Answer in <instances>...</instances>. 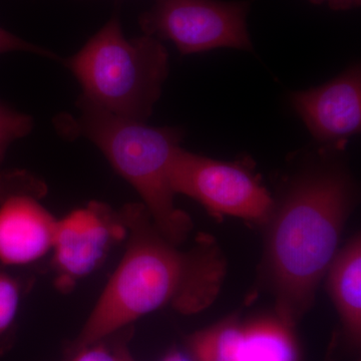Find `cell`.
Instances as JSON below:
<instances>
[{
  "label": "cell",
  "instance_id": "1",
  "mask_svg": "<svg viewBox=\"0 0 361 361\" xmlns=\"http://www.w3.org/2000/svg\"><path fill=\"white\" fill-rule=\"evenodd\" d=\"M127 250L75 342V350L101 342L163 306L192 314L221 288L224 264L213 247L180 252L164 238L142 203L122 209Z\"/></svg>",
  "mask_w": 361,
  "mask_h": 361
},
{
  "label": "cell",
  "instance_id": "2",
  "mask_svg": "<svg viewBox=\"0 0 361 361\" xmlns=\"http://www.w3.org/2000/svg\"><path fill=\"white\" fill-rule=\"evenodd\" d=\"M353 203L348 176L318 169L297 178L267 221L263 274L278 318L293 326L338 252Z\"/></svg>",
  "mask_w": 361,
  "mask_h": 361
},
{
  "label": "cell",
  "instance_id": "3",
  "mask_svg": "<svg viewBox=\"0 0 361 361\" xmlns=\"http://www.w3.org/2000/svg\"><path fill=\"white\" fill-rule=\"evenodd\" d=\"M80 116L68 114L54 121L68 139L85 137L103 152L113 168L128 180L142 200L158 231L179 245L191 232L192 221L175 205L171 165L183 135L175 128H154L121 118L80 96Z\"/></svg>",
  "mask_w": 361,
  "mask_h": 361
},
{
  "label": "cell",
  "instance_id": "4",
  "mask_svg": "<svg viewBox=\"0 0 361 361\" xmlns=\"http://www.w3.org/2000/svg\"><path fill=\"white\" fill-rule=\"evenodd\" d=\"M65 63L82 85V97L114 115L144 123L169 73L164 45L149 35L126 39L116 16Z\"/></svg>",
  "mask_w": 361,
  "mask_h": 361
},
{
  "label": "cell",
  "instance_id": "5",
  "mask_svg": "<svg viewBox=\"0 0 361 361\" xmlns=\"http://www.w3.org/2000/svg\"><path fill=\"white\" fill-rule=\"evenodd\" d=\"M170 175L175 194L191 197L213 212L266 224L274 210L267 190L238 163L214 160L179 147Z\"/></svg>",
  "mask_w": 361,
  "mask_h": 361
},
{
  "label": "cell",
  "instance_id": "6",
  "mask_svg": "<svg viewBox=\"0 0 361 361\" xmlns=\"http://www.w3.org/2000/svg\"><path fill=\"white\" fill-rule=\"evenodd\" d=\"M245 2L157 0L142 16L146 35L170 39L183 54L220 47L251 51Z\"/></svg>",
  "mask_w": 361,
  "mask_h": 361
},
{
  "label": "cell",
  "instance_id": "7",
  "mask_svg": "<svg viewBox=\"0 0 361 361\" xmlns=\"http://www.w3.org/2000/svg\"><path fill=\"white\" fill-rule=\"evenodd\" d=\"M42 180L25 171L0 174V262L25 266L51 251L58 220L40 204Z\"/></svg>",
  "mask_w": 361,
  "mask_h": 361
},
{
  "label": "cell",
  "instance_id": "8",
  "mask_svg": "<svg viewBox=\"0 0 361 361\" xmlns=\"http://www.w3.org/2000/svg\"><path fill=\"white\" fill-rule=\"evenodd\" d=\"M127 234L122 212L101 202H90L58 220L51 251L59 289H71L97 269Z\"/></svg>",
  "mask_w": 361,
  "mask_h": 361
},
{
  "label": "cell",
  "instance_id": "9",
  "mask_svg": "<svg viewBox=\"0 0 361 361\" xmlns=\"http://www.w3.org/2000/svg\"><path fill=\"white\" fill-rule=\"evenodd\" d=\"M291 104L319 142L345 141L361 127V71L353 66L327 84L291 94Z\"/></svg>",
  "mask_w": 361,
  "mask_h": 361
},
{
  "label": "cell",
  "instance_id": "10",
  "mask_svg": "<svg viewBox=\"0 0 361 361\" xmlns=\"http://www.w3.org/2000/svg\"><path fill=\"white\" fill-rule=\"evenodd\" d=\"M329 289L342 326L351 341L361 336V240L353 237L337 252L329 272Z\"/></svg>",
  "mask_w": 361,
  "mask_h": 361
},
{
  "label": "cell",
  "instance_id": "11",
  "mask_svg": "<svg viewBox=\"0 0 361 361\" xmlns=\"http://www.w3.org/2000/svg\"><path fill=\"white\" fill-rule=\"evenodd\" d=\"M291 327L279 318L242 325L240 361H297Z\"/></svg>",
  "mask_w": 361,
  "mask_h": 361
},
{
  "label": "cell",
  "instance_id": "12",
  "mask_svg": "<svg viewBox=\"0 0 361 361\" xmlns=\"http://www.w3.org/2000/svg\"><path fill=\"white\" fill-rule=\"evenodd\" d=\"M242 325L226 320L201 331L189 341L193 361H240Z\"/></svg>",
  "mask_w": 361,
  "mask_h": 361
},
{
  "label": "cell",
  "instance_id": "13",
  "mask_svg": "<svg viewBox=\"0 0 361 361\" xmlns=\"http://www.w3.org/2000/svg\"><path fill=\"white\" fill-rule=\"evenodd\" d=\"M21 286L16 278L0 272V338L13 329L20 308Z\"/></svg>",
  "mask_w": 361,
  "mask_h": 361
},
{
  "label": "cell",
  "instance_id": "14",
  "mask_svg": "<svg viewBox=\"0 0 361 361\" xmlns=\"http://www.w3.org/2000/svg\"><path fill=\"white\" fill-rule=\"evenodd\" d=\"M32 128V116L18 113L0 104V165L11 142L30 134Z\"/></svg>",
  "mask_w": 361,
  "mask_h": 361
},
{
  "label": "cell",
  "instance_id": "15",
  "mask_svg": "<svg viewBox=\"0 0 361 361\" xmlns=\"http://www.w3.org/2000/svg\"><path fill=\"white\" fill-rule=\"evenodd\" d=\"M14 51H30L32 54H39V56L58 59L56 54H51L37 45L30 44V42L21 39L13 35V33L0 27V54Z\"/></svg>",
  "mask_w": 361,
  "mask_h": 361
},
{
  "label": "cell",
  "instance_id": "16",
  "mask_svg": "<svg viewBox=\"0 0 361 361\" xmlns=\"http://www.w3.org/2000/svg\"><path fill=\"white\" fill-rule=\"evenodd\" d=\"M71 361H118L116 350H109L103 344H92L75 350V355Z\"/></svg>",
  "mask_w": 361,
  "mask_h": 361
},
{
  "label": "cell",
  "instance_id": "17",
  "mask_svg": "<svg viewBox=\"0 0 361 361\" xmlns=\"http://www.w3.org/2000/svg\"><path fill=\"white\" fill-rule=\"evenodd\" d=\"M314 4H326L336 11H345L360 6V0H310Z\"/></svg>",
  "mask_w": 361,
  "mask_h": 361
},
{
  "label": "cell",
  "instance_id": "18",
  "mask_svg": "<svg viewBox=\"0 0 361 361\" xmlns=\"http://www.w3.org/2000/svg\"><path fill=\"white\" fill-rule=\"evenodd\" d=\"M116 357L118 361H135L134 357L130 355L129 349L126 348V345L121 344L116 349Z\"/></svg>",
  "mask_w": 361,
  "mask_h": 361
},
{
  "label": "cell",
  "instance_id": "19",
  "mask_svg": "<svg viewBox=\"0 0 361 361\" xmlns=\"http://www.w3.org/2000/svg\"><path fill=\"white\" fill-rule=\"evenodd\" d=\"M161 361H189L185 357L184 355H180L178 351H172V353H168Z\"/></svg>",
  "mask_w": 361,
  "mask_h": 361
}]
</instances>
